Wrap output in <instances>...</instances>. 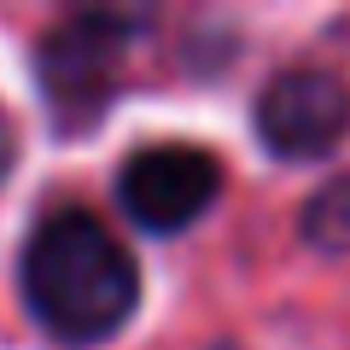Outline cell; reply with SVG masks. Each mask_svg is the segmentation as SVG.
Masks as SVG:
<instances>
[{"label": "cell", "mask_w": 350, "mask_h": 350, "mask_svg": "<svg viewBox=\"0 0 350 350\" xmlns=\"http://www.w3.org/2000/svg\"><path fill=\"white\" fill-rule=\"evenodd\" d=\"M304 228H310V239L321 251H345L350 245V175H345V181H333V187L310 204Z\"/></svg>", "instance_id": "obj_5"}, {"label": "cell", "mask_w": 350, "mask_h": 350, "mask_svg": "<svg viewBox=\"0 0 350 350\" xmlns=\"http://www.w3.org/2000/svg\"><path fill=\"white\" fill-rule=\"evenodd\" d=\"M6 170H12V129L0 123V175H6Z\"/></svg>", "instance_id": "obj_6"}, {"label": "cell", "mask_w": 350, "mask_h": 350, "mask_svg": "<svg viewBox=\"0 0 350 350\" xmlns=\"http://www.w3.org/2000/svg\"><path fill=\"white\" fill-rule=\"evenodd\" d=\"M222 193V163L204 146H146L123 163L117 199L146 234H181L193 228Z\"/></svg>", "instance_id": "obj_3"}, {"label": "cell", "mask_w": 350, "mask_h": 350, "mask_svg": "<svg viewBox=\"0 0 350 350\" xmlns=\"http://www.w3.org/2000/svg\"><path fill=\"white\" fill-rule=\"evenodd\" d=\"M24 304L59 345H100L140 304L135 257L94 211H53L24 245Z\"/></svg>", "instance_id": "obj_1"}, {"label": "cell", "mask_w": 350, "mask_h": 350, "mask_svg": "<svg viewBox=\"0 0 350 350\" xmlns=\"http://www.w3.org/2000/svg\"><path fill=\"white\" fill-rule=\"evenodd\" d=\"M257 135L275 158H327L350 135V88L321 64L280 70L257 94Z\"/></svg>", "instance_id": "obj_4"}, {"label": "cell", "mask_w": 350, "mask_h": 350, "mask_svg": "<svg viewBox=\"0 0 350 350\" xmlns=\"http://www.w3.org/2000/svg\"><path fill=\"white\" fill-rule=\"evenodd\" d=\"M129 41H135L129 12H76L41 41V94L64 129H88L111 105Z\"/></svg>", "instance_id": "obj_2"}]
</instances>
